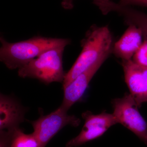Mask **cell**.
<instances>
[{
	"instance_id": "cell-10",
	"label": "cell",
	"mask_w": 147,
	"mask_h": 147,
	"mask_svg": "<svg viewBox=\"0 0 147 147\" xmlns=\"http://www.w3.org/2000/svg\"><path fill=\"white\" fill-rule=\"evenodd\" d=\"M143 37L140 29L134 25H129L126 31L114 45L113 52L122 60L131 59L142 45Z\"/></svg>"
},
{
	"instance_id": "cell-13",
	"label": "cell",
	"mask_w": 147,
	"mask_h": 147,
	"mask_svg": "<svg viewBox=\"0 0 147 147\" xmlns=\"http://www.w3.org/2000/svg\"><path fill=\"white\" fill-rule=\"evenodd\" d=\"M135 63L147 68V40H144L141 46L133 56Z\"/></svg>"
},
{
	"instance_id": "cell-16",
	"label": "cell",
	"mask_w": 147,
	"mask_h": 147,
	"mask_svg": "<svg viewBox=\"0 0 147 147\" xmlns=\"http://www.w3.org/2000/svg\"><path fill=\"white\" fill-rule=\"evenodd\" d=\"M119 4L125 6L137 5L147 7V0H121Z\"/></svg>"
},
{
	"instance_id": "cell-15",
	"label": "cell",
	"mask_w": 147,
	"mask_h": 147,
	"mask_svg": "<svg viewBox=\"0 0 147 147\" xmlns=\"http://www.w3.org/2000/svg\"><path fill=\"white\" fill-rule=\"evenodd\" d=\"M14 129L0 130V147H10L11 139Z\"/></svg>"
},
{
	"instance_id": "cell-8",
	"label": "cell",
	"mask_w": 147,
	"mask_h": 147,
	"mask_svg": "<svg viewBox=\"0 0 147 147\" xmlns=\"http://www.w3.org/2000/svg\"><path fill=\"white\" fill-rule=\"evenodd\" d=\"M26 108L16 98L1 94L0 130H13L25 120Z\"/></svg>"
},
{
	"instance_id": "cell-3",
	"label": "cell",
	"mask_w": 147,
	"mask_h": 147,
	"mask_svg": "<svg viewBox=\"0 0 147 147\" xmlns=\"http://www.w3.org/2000/svg\"><path fill=\"white\" fill-rule=\"evenodd\" d=\"M65 47L50 49L18 69V75L23 78L36 79L45 84L63 83L65 74L63 67Z\"/></svg>"
},
{
	"instance_id": "cell-2",
	"label": "cell",
	"mask_w": 147,
	"mask_h": 147,
	"mask_svg": "<svg viewBox=\"0 0 147 147\" xmlns=\"http://www.w3.org/2000/svg\"><path fill=\"white\" fill-rule=\"evenodd\" d=\"M0 60L9 69H19L47 50L65 47L70 43L67 38L35 36L23 41L7 42L0 38Z\"/></svg>"
},
{
	"instance_id": "cell-14",
	"label": "cell",
	"mask_w": 147,
	"mask_h": 147,
	"mask_svg": "<svg viewBox=\"0 0 147 147\" xmlns=\"http://www.w3.org/2000/svg\"><path fill=\"white\" fill-rule=\"evenodd\" d=\"M73 0H63L62 6L67 9H71L73 7ZM111 1L110 0H94L93 3L97 6L101 11Z\"/></svg>"
},
{
	"instance_id": "cell-4",
	"label": "cell",
	"mask_w": 147,
	"mask_h": 147,
	"mask_svg": "<svg viewBox=\"0 0 147 147\" xmlns=\"http://www.w3.org/2000/svg\"><path fill=\"white\" fill-rule=\"evenodd\" d=\"M118 123L121 124L137 135L147 146V123L138 110V105L130 94L115 98L112 102Z\"/></svg>"
},
{
	"instance_id": "cell-9",
	"label": "cell",
	"mask_w": 147,
	"mask_h": 147,
	"mask_svg": "<svg viewBox=\"0 0 147 147\" xmlns=\"http://www.w3.org/2000/svg\"><path fill=\"white\" fill-rule=\"evenodd\" d=\"M104 62L95 64L63 89V99L61 107L68 111L74 104L81 100L92 78Z\"/></svg>"
},
{
	"instance_id": "cell-6",
	"label": "cell",
	"mask_w": 147,
	"mask_h": 147,
	"mask_svg": "<svg viewBox=\"0 0 147 147\" xmlns=\"http://www.w3.org/2000/svg\"><path fill=\"white\" fill-rule=\"evenodd\" d=\"M85 123L79 135L69 141L66 147H76L101 137L111 126L118 123L113 114L103 112L94 115L90 111L82 115Z\"/></svg>"
},
{
	"instance_id": "cell-12",
	"label": "cell",
	"mask_w": 147,
	"mask_h": 147,
	"mask_svg": "<svg viewBox=\"0 0 147 147\" xmlns=\"http://www.w3.org/2000/svg\"><path fill=\"white\" fill-rule=\"evenodd\" d=\"M9 147H40V146L34 134H25L19 127L13 130Z\"/></svg>"
},
{
	"instance_id": "cell-11",
	"label": "cell",
	"mask_w": 147,
	"mask_h": 147,
	"mask_svg": "<svg viewBox=\"0 0 147 147\" xmlns=\"http://www.w3.org/2000/svg\"><path fill=\"white\" fill-rule=\"evenodd\" d=\"M110 11H116L123 16L126 24L133 25L142 31L143 37L147 40V14L129 6L121 5L113 2L110 7Z\"/></svg>"
},
{
	"instance_id": "cell-7",
	"label": "cell",
	"mask_w": 147,
	"mask_h": 147,
	"mask_svg": "<svg viewBox=\"0 0 147 147\" xmlns=\"http://www.w3.org/2000/svg\"><path fill=\"white\" fill-rule=\"evenodd\" d=\"M125 79L138 107L147 102V68L131 59L122 60Z\"/></svg>"
},
{
	"instance_id": "cell-1",
	"label": "cell",
	"mask_w": 147,
	"mask_h": 147,
	"mask_svg": "<svg viewBox=\"0 0 147 147\" xmlns=\"http://www.w3.org/2000/svg\"><path fill=\"white\" fill-rule=\"evenodd\" d=\"M82 50L63 82L64 89L80 74L98 62L104 61L112 49L113 39L108 27L92 26L81 42Z\"/></svg>"
},
{
	"instance_id": "cell-5",
	"label": "cell",
	"mask_w": 147,
	"mask_h": 147,
	"mask_svg": "<svg viewBox=\"0 0 147 147\" xmlns=\"http://www.w3.org/2000/svg\"><path fill=\"white\" fill-rule=\"evenodd\" d=\"M67 110L60 106L50 114L41 115L34 121H30L33 134L38 139L40 147H45L50 140L62 129L67 125L78 127L81 120L73 115H69Z\"/></svg>"
}]
</instances>
